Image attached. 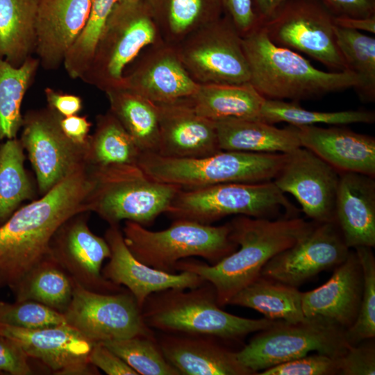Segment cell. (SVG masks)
<instances>
[{"instance_id": "cell-37", "label": "cell", "mask_w": 375, "mask_h": 375, "mask_svg": "<svg viewBox=\"0 0 375 375\" xmlns=\"http://www.w3.org/2000/svg\"><path fill=\"white\" fill-rule=\"evenodd\" d=\"M257 119L271 124L287 122L295 126L317 124L344 126L355 123L372 124L375 122V113L365 110L314 111L301 107L296 101L265 99Z\"/></svg>"}, {"instance_id": "cell-5", "label": "cell", "mask_w": 375, "mask_h": 375, "mask_svg": "<svg viewBox=\"0 0 375 375\" xmlns=\"http://www.w3.org/2000/svg\"><path fill=\"white\" fill-rule=\"evenodd\" d=\"M92 188L85 204L109 225L131 221L142 226L166 213L181 188L153 180L138 165L89 167Z\"/></svg>"}, {"instance_id": "cell-11", "label": "cell", "mask_w": 375, "mask_h": 375, "mask_svg": "<svg viewBox=\"0 0 375 375\" xmlns=\"http://www.w3.org/2000/svg\"><path fill=\"white\" fill-rule=\"evenodd\" d=\"M333 18L320 0H287L258 26L276 45L302 52L334 72L346 71Z\"/></svg>"}, {"instance_id": "cell-50", "label": "cell", "mask_w": 375, "mask_h": 375, "mask_svg": "<svg viewBox=\"0 0 375 375\" xmlns=\"http://www.w3.org/2000/svg\"><path fill=\"white\" fill-rule=\"evenodd\" d=\"M60 126L64 133L75 143L84 144L88 141L92 123L87 115L78 114L62 117Z\"/></svg>"}, {"instance_id": "cell-18", "label": "cell", "mask_w": 375, "mask_h": 375, "mask_svg": "<svg viewBox=\"0 0 375 375\" xmlns=\"http://www.w3.org/2000/svg\"><path fill=\"white\" fill-rule=\"evenodd\" d=\"M0 334L15 340L29 358L41 362L54 374H99L90 362L95 342L67 323L39 329L0 324Z\"/></svg>"}, {"instance_id": "cell-36", "label": "cell", "mask_w": 375, "mask_h": 375, "mask_svg": "<svg viewBox=\"0 0 375 375\" xmlns=\"http://www.w3.org/2000/svg\"><path fill=\"white\" fill-rule=\"evenodd\" d=\"M24 149L19 138L0 145V226L28 200L35 196V187L24 166Z\"/></svg>"}, {"instance_id": "cell-8", "label": "cell", "mask_w": 375, "mask_h": 375, "mask_svg": "<svg viewBox=\"0 0 375 375\" xmlns=\"http://www.w3.org/2000/svg\"><path fill=\"white\" fill-rule=\"evenodd\" d=\"M299 210L272 181L228 183L180 189L165 214L205 224L229 215L277 219L297 217Z\"/></svg>"}, {"instance_id": "cell-38", "label": "cell", "mask_w": 375, "mask_h": 375, "mask_svg": "<svg viewBox=\"0 0 375 375\" xmlns=\"http://www.w3.org/2000/svg\"><path fill=\"white\" fill-rule=\"evenodd\" d=\"M336 43L347 70L356 74L355 89L365 102L375 100V38L358 31L334 27Z\"/></svg>"}, {"instance_id": "cell-12", "label": "cell", "mask_w": 375, "mask_h": 375, "mask_svg": "<svg viewBox=\"0 0 375 375\" xmlns=\"http://www.w3.org/2000/svg\"><path fill=\"white\" fill-rule=\"evenodd\" d=\"M242 37L223 15L174 47L185 69L199 84H242L250 74Z\"/></svg>"}, {"instance_id": "cell-22", "label": "cell", "mask_w": 375, "mask_h": 375, "mask_svg": "<svg viewBox=\"0 0 375 375\" xmlns=\"http://www.w3.org/2000/svg\"><path fill=\"white\" fill-rule=\"evenodd\" d=\"M92 0H40L35 51L46 70L56 69L83 31Z\"/></svg>"}, {"instance_id": "cell-46", "label": "cell", "mask_w": 375, "mask_h": 375, "mask_svg": "<svg viewBox=\"0 0 375 375\" xmlns=\"http://www.w3.org/2000/svg\"><path fill=\"white\" fill-rule=\"evenodd\" d=\"M220 2L223 15L231 19L242 38L258 26L251 0H220Z\"/></svg>"}, {"instance_id": "cell-14", "label": "cell", "mask_w": 375, "mask_h": 375, "mask_svg": "<svg viewBox=\"0 0 375 375\" xmlns=\"http://www.w3.org/2000/svg\"><path fill=\"white\" fill-rule=\"evenodd\" d=\"M64 315L69 325L94 342L155 335L128 290L101 293L75 283L72 301Z\"/></svg>"}, {"instance_id": "cell-29", "label": "cell", "mask_w": 375, "mask_h": 375, "mask_svg": "<svg viewBox=\"0 0 375 375\" xmlns=\"http://www.w3.org/2000/svg\"><path fill=\"white\" fill-rule=\"evenodd\" d=\"M199 115L217 121L235 117L257 119L265 98L249 83L242 84H199L185 98Z\"/></svg>"}, {"instance_id": "cell-9", "label": "cell", "mask_w": 375, "mask_h": 375, "mask_svg": "<svg viewBox=\"0 0 375 375\" xmlns=\"http://www.w3.org/2000/svg\"><path fill=\"white\" fill-rule=\"evenodd\" d=\"M256 333L235 351L238 361L253 374L311 351L337 358L351 345L345 328L321 317H305L295 323L278 320Z\"/></svg>"}, {"instance_id": "cell-35", "label": "cell", "mask_w": 375, "mask_h": 375, "mask_svg": "<svg viewBox=\"0 0 375 375\" xmlns=\"http://www.w3.org/2000/svg\"><path fill=\"white\" fill-rule=\"evenodd\" d=\"M39 59L31 56L14 67L0 56V145L17 138L23 123V99L36 75Z\"/></svg>"}, {"instance_id": "cell-26", "label": "cell", "mask_w": 375, "mask_h": 375, "mask_svg": "<svg viewBox=\"0 0 375 375\" xmlns=\"http://www.w3.org/2000/svg\"><path fill=\"white\" fill-rule=\"evenodd\" d=\"M167 360L181 375H253L235 351L213 338L166 333L158 340Z\"/></svg>"}, {"instance_id": "cell-31", "label": "cell", "mask_w": 375, "mask_h": 375, "mask_svg": "<svg viewBox=\"0 0 375 375\" xmlns=\"http://www.w3.org/2000/svg\"><path fill=\"white\" fill-rule=\"evenodd\" d=\"M301 296L297 288L260 276L236 293L228 305L252 308L269 319L295 323L305 318Z\"/></svg>"}, {"instance_id": "cell-39", "label": "cell", "mask_w": 375, "mask_h": 375, "mask_svg": "<svg viewBox=\"0 0 375 375\" xmlns=\"http://www.w3.org/2000/svg\"><path fill=\"white\" fill-rule=\"evenodd\" d=\"M119 1L92 0L87 22L63 60L71 78H81L88 69L108 20Z\"/></svg>"}, {"instance_id": "cell-32", "label": "cell", "mask_w": 375, "mask_h": 375, "mask_svg": "<svg viewBox=\"0 0 375 375\" xmlns=\"http://www.w3.org/2000/svg\"><path fill=\"white\" fill-rule=\"evenodd\" d=\"M109 110L117 117L142 153H156L159 140L156 103L126 88L105 92Z\"/></svg>"}, {"instance_id": "cell-30", "label": "cell", "mask_w": 375, "mask_h": 375, "mask_svg": "<svg viewBox=\"0 0 375 375\" xmlns=\"http://www.w3.org/2000/svg\"><path fill=\"white\" fill-rule=\"evenodd\" d=\"M40 0H0V56L19 67L35 51Z\"/></svg>"}, {"instance_id": "cell-23", "label": "cell", "mask_w": 375, "mask_h": 375, "mask_svg": "<svg viewBox=\"0 0 375 375\" xmlns=\"http://www.w3.org/2000/svg\"><path fill=\"white\" fill-rule=\"evenodd\" d=\"M363 288L362 267L353 250L335 267L328 281L315 290L302 292L305 317H321L345 328L356 321Z\"/></svg>"}, {"instance_id": "cell-24", "label": "cell", "mask_w": 375, "mask_h": 375, "mask_svg": "<svg viewBox=\"0 0 375 375\" xmlns=\"http://www.w3.org/2000/svg\"><path fill=\"white\" fill-rule=\"evenodd\" d=\"M301 146L312 151L339 173L375 177V138L342 126H297Z\"/></svg>"}, {"instance_id": "cell-47", "label": "cell", "mask_w": 375, "mask_h": 375, "mask_svg": "<svg viewBox=\"0 0 375 375\" xmlns=\"http://www.w3.org/2000/svg\"><path fill=\"white\" fill-rule=\"evenodd\" d=\"M90 362L108 375H138L125 361L102 342H95Z\"/></svg>"}, {"instance_id": "cell-48", "label": "cell", "mask_w": 375, "mask_h": 375, "mask_svg": "<svg viewBox=\"0 0 375 375\" xmlns=\"http://www.w3.org/2000/svg\"><path fill=\"white\" fill-rule=\"evenodd\" d=\"M334 17L366 18L375 15V0H320Z\"/></svg>"}, {"instance_id": "cell-10", "label": "cell", "mask_w": 375, "mask_h": 375, "mask_svg": "<svg viewBox=\"0 0 375 375\" xmlns=\"http://www.w3.org/2000/svg\"><path fill=\"white\" fill-rule=\"evenodd\" d=\"M162 41L143 0L114 8L81 79L104 92L121 87L126 67L147 47Z\"/></svg>"}, {"instance_id": "cell-21", "label": "cell", "mask_w": 375, "mask_h": 375, "mask_svg": "<svg viewBox=\"0 0 375 375\" xmlns=\"http://www.w3.org/2000/svg\"><path fill=\"white\" fill-rule=\"evenodd\" d=\"M156 104L159 124L156 153L169 158H190L222 151L215 121L197 114L185 99Z\"/></svg>"}, {"instance_id": "cell-53", "label": "cell", "mask_w": 375, "mask_h": 375, "mask_svg": "<svg viewBox=\"0 0 375 375\" xmlns=\"http://www.w3.org/2000/svg\"><path fill=\"white\" fill-rule=\"evenodd\" d=\"M138 1L139 0H120L119 2L123 4H129V3H135Z\"/></svg>"}, {"instance_id": "cell-28", "label": "cell", "mask_w": 375, "mask_h": 375, "mask_svg": "<svg viewBox=\"0 0 375 375\" xmlns=\"http://www.w3.org/2000/svg\"><path fill=\"white\" fill-rule=\"evenodd\" d=\"M162 40L173 47L223 15L220 0H143Z\"/></svg>"}, {"instance_id": "cell-19", "label": "cell", "mask_w": 375, "mask_h": 375, "mask_svg": "<svg viewBox=\"0 0 375 375\" xmlns=\"http://www.w3.org/2000/svg\"><path fill=\"white\" fill-rule=\"evenodd\" d=\"M129 65L121 87L155 103L188 98L199 85L185 69L174 47L163 41L145 47Z\"/></svg>"}, {"instance_id": "cell-49", "label": "cell", "mask_w": 375, "mask_h": 375, "mask_svg": "<svg viewBox=\"0 0 375 375\" xmlns=\"http://www.w3.org/2000/svg\"><path fill=\"white\" fill-rule=\"evenodd\" d=\"M44 94L47 106L62 117L76 115L83 108L82 99L76 94L65 93L50 88H45Z\"/></svg>"}, {"instance_id": "cell-25", "label": "cell", "mask_w": 375, "mask_h": 375, "mask_svg": "<svg viewBox=\"0 0 375 375\" xmlns=\"http://www.w3.org/2000/svg\"><path fill=\"white\" fill-rule=\"evenodd\" d=\"M334 221L349 249L375 247L374 177L340 173Z\"/></svg>"}, {"instance_id": "cell-41", "label": "cell", "mask_w": 375, "mask_h": 375, "mask_svg": "<svg viewBox=\"0 0 375 375\" xmlns=\"http://www.w3.org/2000/svg\"><path fill=\"white\" fill-rule=\"evenodd\" d=\"M372 249H354L362 267L363 288L356 319L346 330L347 340L351 345L375 337V258Z\"/></svg>"}, {"instance_id": "cell-17", "label": "cell", "mask_w": 375, "mask_h": 375, "mask_svg": "<svg viewBox=\"0 0 375 375\" xmlns=\"http://www.w3.org/2000/svg\"><path fill=\"white\" fill-rule=\"evenodd\" d=\"M340 173L304 147L285 153L284 162L272 181L284 194H292L312 222L334 220Z\"/></svg>"}, {"instance_id": "cell-51", "label": "cell", "mask_w": 375, "mask_h": 375, "mask_svg": "<svg viewBox=\"0 0 375 375\" xmlns=\"http://www.w3.org/2000/svg\"><path fill=\"white\" fill-rule=\"evenodd\" d=\"M333 20L335 25L341 28L375 33V15L366 18L334 17Z\"/></svg>"}, {"instance_id": "cell-15", "label": "cell", "mask_w": 375, "mask_h": 375, "mask_svg": "<svg viewBox=\"0 0 375 375\" xmlns=\"http://www.w3.org/2000/svg\"><path fill=\"white\" fill-rule=\"evenodd\" d=\"M90 212L74 215L56 231L49 246V255L69 275L75 283L86 290L112 293L121 286L106 279L102 274L103 261L110 249L104 238L90 228Z\"/></svg>"}, {"instance_id": "cell-7", "label": "cell", "mask_w": 375, "mask_h": 375, "mask_svg": "<svg viewBox=\"0 0 375 375\" xmlns=\"http://www.w3.org/2000/svg\"><path fill=\"white\" fill-rule=\"evenodd\" d=\"M132 254L153 268L174 273L176 263L198 256L215 265L238 246L231 237L228 222L212 226L188 219H174L167 228L153 231L131 221L122 228Z\"/></svg>"}, {"instance_id": "cell-27", "label": "cell", "mask_w": 375, "mask_h": 375, "mask_svg": "<svg viewBox=\"0 0 375 375\" xmlns=\"http://www.w3.org/2000/svg\"><path fill=\"white\" fill-rule=\"evenodd\" d=\"M215 122L223 151L285 154L301 147L295 126L279 128L258 119L235 117Z\"/></svg>"}, {"instance_id": "cell-34", "label": "cell", "mask_w": 375, "mask_h": 375, "mask_svg": "<svg viewBox=\"0 0 375 375\" xmlns=\"http://www.w3.org/2000/svg\"><path fill=\"white\" fill-rule=\"evenodd\" d=\"M142 151L117 117L110 111L96 117L88 142L89 167L138 165Z\"/></svg>"}, {"instance_id": "cell-20", "label": "cell", "mask_w": 375, "mask_h": 375, "mask_svg": "<svg viewBox=\"0 0 375 375\" xmlns=\"http://www.w3.org/2000/svg\"><path fill=\"white\" fill-rule=\"evenodd\" d=\"M104 238L110 256L102 268L103 277L117 285L126 287L140 308L152 293L168 289L194 288L206 282L194 272H167L140 262L126 246L119 225H109Z\"/></svg>"}, {"instance_id": "cell-44", "label": "cell", "mask_w": 375, "mask_h": 375, "mask_svg": "<svg viewBox=\"0 0 375 375\" xmlns=\"http://www.w3.org/2000/svg\"><path fill=\"white\" fill-rule=\"evenodd\" d=\"M374 338L349 345L346 352L337 358L340 375H374Z\"/></svg>"}, {"instance_id": "cell-4", "label": "cell", "mask_w": 375, "mask_h": 375, "mask_svg": "<svg viewBox=\"0 0 375 375\" xmlns=\"http://www.w3.org/2000/svg\"><path fill=\"white\" fill-rule=\"evenodd\" d=\"M213 286L206 281L191 289H168L150 294L141 311L146 324L167 333L238 340L278 320L249 319L223 310Z\"/></svg>"}, {"instance_id": "cell-16", "label": "cell", "mask_w": 375, "mask_h": 375, "mask_svg": "<svg viewBox=\"0 0 375 375\" xmlns=\"http://www.w3.org/2000/svg\"><path fill=\"white\" fill-rule=\"evenodd\" d=\"M350 249L334 220L315 222L309 233L271 258L260 276L298 288L321 272L340 265Z\"/></svg>"}, {"instance_id": "cell-43", "label": "cell", "mask_w": 375, "mask_h": 375, "mask_svg": "<svg viewBox=\"0 0 375 375\" xmlns=\"http://www.w3.org/2000/svg\"><path fill=\"white\" fill-rule=\"evenodd\" d=\"M336 358L317 353L306 355L258 372V375H335L338 374Z\"/></svg>"}, {"instance_id": "cell-52", "label": "cell", "mask_w": 375, "mask_h": 375, "mask_svg": "<svg viewBox=\"0 0 375 375\" xmlns=\"http://www.w3.org/2000/svg\"><path fill=\"white\" fill-rule=\"evenodd\" d=\"M258 25L267 19L287 0H251Z\"/></svg>"}, {"instance_id": "cell-40", "label": "cell", "mask_w": 375, "mask_h": 375, "mask_svg": "<svg viewBox=\"0 0 375 375\" xmlns=\"http://www.w3.org/2000/svg\"><path fill=\"white\" fill-rule=\"evenodd\" d=\"M102 343L138 375H181L165 358L155 335H137Z\"/></svg>"}, {"instance_id": "cell-33", "label": "cell", "mask_w": 375, "mask_h": 375, "mask_svg": "<svg viewBox=\"0 0 375 375\" xmlns=\"http://www.w3.org/2000/svg\"><path fill=\"white\" fill-rule=\"evenodd\" d=\"M75 283L49 254L12 290L15 301L31 300L61 313L68 308Z\"/></svg>"}, {"instance_id": "cell-13", "label": "cell", "mask_w": 375, "mask_h": 375, "mask_svg": "<svg viewBox=\"0 0 375 375\" xmlns=\"http://www.w3.org/2000/svg\"><path fill=\"white\" fill-rule=\"evenodd\" d=\"M62 116L48 106L23 115L19 140L35 174L41 195L76 172L89 167L88 142L75 143L64 133Z\"/></svg>"}, {"instance_id": "cell-1", "label": "cell", "mask_w": 375, "mask_h": 375, "mask_svg": "<svg viewBox=\"0 0 375 375\" xmlns=\"http://www.w3.org/2000/svg\"><path fill=\"white\" fill-rule=\"evenodd\" d=\"M92 185L89 167L81 169L20 206L0 226V289L12 291L49 254L59 226L75 214L89 212L85 201Z\"/></svg>"}, {"instance_id": "cell-45", "label": "cell", "mask_w": 375, "mask_h": 375, "mask_svg": "<svg viewBox=\"0 0 375 375\" xmlns=\"http://www.w3.org/2000/svg\"><path fill=\"white\" fill-rule=\"evenodd\" d=\"M29 360L18 343L0 334V374H33Z\"/></svg>"}, {"instance_id": "cell-2", "label": "cell", "mask_w": 375, "mask_h": 375, "mask_svg": "<svg viewBox=\"0 0 375 375\" xmlns=\"http://www.w3.org/2000/svg\"><path fill=\"white\" fill-rule=\"evenodd\" d=\"M238 249L215 265L183 259L176 271L194 272L215 288L219 306L260 276L265 265L309 233L315 222L297 217L277 219L237 215L228 222Z\"/></svg>"}, {"instance_id": "cell-3", "label": "cell", "mask_w": 375, "mask_h": 375, "mask_svg": "<svg viewBox=\"0 0 375 375\" xmlns=\"http://www.w3.org/2000/svg\"><path fill=\"white\" fill-rule=\"evenodd\" d=\"M242 42L249 83L265 99L298 102L358 85V77L349 70H320L294 51L276 45L260 26L242 37Z\"/></svg>"}, {"instance_id": "cell-42", "label": "cell", "mask_w": 375, "mask_h": 375, "mask_svg": "<svg viewBox=\"0 0 375 375\" xmlns=\"http://www.w3.org/2000/svg\"><path fill=\"white\" fill-rule=\"evenodd\" d=\"M0 324L25 329H39L67 324L65 315L31 300L0 301Z\"/></svg>"}, {"instance_id": "cell-6", "label": "cell", "mask_w": 375, "mask_h": 375, "mask_svg": "<svg viewBox=\"0 0 375 375\" xmlns=\"http://www.w3.org/2000/svg\"><path fill=\"white\" fill-rule=\"evenodd\" d=\"M285 158L283 153L220 151L200 158H177L142 153L138 165L151 178L181 189L228 183L272 181Z\"/></svg>"}]
</instances>
